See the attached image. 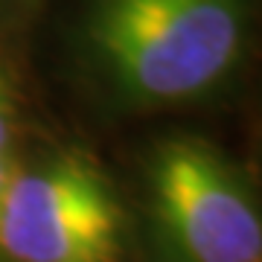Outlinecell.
<instances>
[{"label": "cell", "mask_w": 262, "mask_h": 262, "mask_svg": "<svg viewBox=\"0 0 262 262\" xmlns=\"http://www.w3.org/2000/svg\"><path fill=\"white\" fill-rule=\"evenodd\" d=\"M0 248L15 262H117L122 207L84 158L20 169L0 207Z\"/></svg>", "instance_id": "obj_2"}, {"label": "cell", "mask_w": 262, "mask_h": 262, "mask_svg": "<svg viewBox=\"0 0 262 262\" xmlns=\"http://www.w3.org/2000/svg\"><path fill=\"white\" fill-rule=\"evenodd\" d=\"M20 172L18 160L9 158L6 151H0V207H3V198H6V189H9V184L15 181V175Z\"/></svg>", "instance_id": "obj_5"}, {"label": "cell", "mask_w": 262, "mask_h": 262, "mask_svg": "<svg viewBox=\"0 0 262 262\" xmlns=\"http://www.w3.org/2000/svg\"><path fill=\"white\" fill-rule=\"evenodd\" d=\"M12 114H15V105H12L9 84L3 82V76H0V151H6V140H9V128H12Z\"/></svg>", "instance_id": "obj_4"}, {"label": "cell", "mask_w": 262, "mask_h": 262, "mask_svg": "<svg viewBox=\"0 0 262 262\" xmlns=\"http://www.w3.org/2000/svg\"><path fill=\"white\" fill-rule=\"evenodd\" d=\"M88 47L134 102L207 94L239 61L242 0H91Z\"/></svg>", "instance_id": "obj_1"}, {"label": "cell", "mask_w": 262, "mask_h": 262, "mask_svg": "<svg viewBox=\"0 0 262 262\" xmlns=\"http://www.w3.org/2000/svg\"><path fill=\"white\" fill-rule=\"evenodd\" d=\"M149 187L160 230L189 262H262L251 192L213 146L172 137L155 149Z\"/></svg>", "instance_id": "obj_3"}]
</instances>
